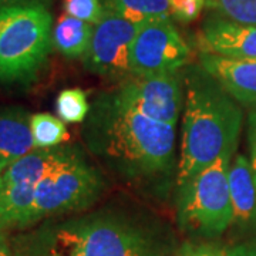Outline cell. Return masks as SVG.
<instances>
[{
  "label": "cell",
  "mask_w": 256,
  "mask_h": 256,
  "mask_svg": "<svg viewBox=\"0 0 256 256\" xmlns=\"http://www.w3.org/2000/svg\"><path fill=\"white\" fill-rule=\"evenodd\" d=\"M175 127L122 106L112 92L92 101L82 138L111 172L138 191L164 198L175 170Z\"/></svg>",
  "instance_id": "cell-1"
},
{
  "label": "cell",
  "mask_w": 256,
  "mask_h": 256,
  "mask_svg": "<svg viewBox=\"0 0 256 256\" xmlns=\"http://www.w3.org/2000/svg\"><path fill=\"white\" fill-rule=\"evenodd\" d=\"M9 244L14 256H176L168 229L122 210L44 220L16 234Z\"/></svg>",
  "instance_id": "cell-2"
},
{
  "label": "cell",
  "mask_w": 256,
  "mask_h": 256,
  "mask_svg": "<svg viewBox=\"0 0 256 256\" xmlns=\"http://www.w3.org/2000/svg\"><path fill=\"white\" fill-rule=\"evenodd\" d=\"M185 87L182 142L176 172L178 190L220 156L235 154L242 111L224 87L201 64L182 70Z\"/></svg>",
  "instance_id": "cell-3"
},
{
  "label": "cell",
  "mask_w": 256,
  "mask_h": 256,
  "mask_svg": "<svg viewBox=\"0 0 256 256\" xmlns=\"http://www.w3.org/2000/svg\"><path fill=\"white\" fill-rule=\"evenodd\" d=\"M53 47V16L44 2L0 8V82L28 84Z\"/></svg>",
  "instance_id": "cell-4"
},
{
  "label": "cell",
  "mask_w": 256,
  "mask_h": 256,
  "mask_svg": "<svg viewBox=\"0 0 256 256\" xmlns=\"http://www.w3.org/2000/svg\"><path fill=\"white\" fill-rule=\"evenodd\" d=\"M104 188L102 174L80 146H72L63 161L38 185L23 230L44 220L87 210L100 200Z\"/></svg>",
  "instance_id": "cell-5"
},
{
  "label": "cell",
  "mask_w": 256,
  "mask_h": 256,
  "mask_svg": "<svg viewBox=\"0 0 256 256\" xmlns=\"http://www.w3.org/2000/svg\"><path fill=\"white\" fill-rule=\"evenodd\" d=\"M230 162V156H220L178 190V222L182 230L201 238H215L234 224Z\"/></svg>",
  "instance_id": "cell-6"
},
{
  "label": "cell",
  "mask_w": 256,
  "mask_h": 256,
  "mask_svg": "<svg viewBox=\"0 0 256 256\" xmlns=\"http://www.w3.org/2000/svg\"><path fill=\"white\" fill-rule=\"evenodd\" d=\"M72 146L37 148L0 172V234L23 230L40 182L63 161Z\"/></svg>",
  "instance_id": "cell-7"
},
{
  "label": "cell",
  "mask_w": 256,
  "mask_h": 256,
  "mask_svg": "<svg viewBox=\"0 0 256 256\" xmlns=\"http://www.w3.org/2000/svg\"><path fill=\"white\" fill-rule=\"evenodd\" d=\"M191 47L172 20L141 24L131 47L132 76L178 73L191 64Z\"/></svg>",
  "instance_id": "cell-8"
},
{
  "label": "cell",
  "mask_w": 256,
  "mask_h": 256,
  "mask_svg": "<svg viewBox=\"0 0 256 256\" xmlns=\"http://www.w3.org/2000/svg\"><path fill=\"white\" fill-rule=\"evenodd\" d=\"M182 72L131 76L111 92L130 110L175 127L182 108Z\"/></svg>",
  "instance_id": "cell-9"
},
{
  "label": "cell",
  "mask_w": 256,
  "mask_h": 256,
  "mask_svg": "<svg viewBox=\"0 0 256 256\" xmlns=\"http://www.w3.org/2000/svg\"><path fill=\"white\" fill-rule=\"evenodd\" d=\"M138 28L106 12V16L94 26L90 46L82 57L84 67L106 78L122 82L131 77V47Z\"/></svg>",
  "instance_id": "cell-10"
},
{
  "label": "cell",
  "mask_w": 256,
  "mask_h": 256,
  "mask_svg": "<svg viewBox=\"0 0 256 256\" xmlns=\"http://www.w3.org/2000/svg\"><path fill=\"white\" fill-rule=\"evenodd\" d=\"M196 43L202 53L256 58V26L236 23L210 12L202 22Z\"/></svg>",
  "instance_id": "cell-11"
},
{
  "label": "cell",
  "mask_w": 256,
  "mask_h": 256,
  "mask_svg": "<svg viewBox=\"0 0 256 256\" xmlns=\"http://www.w3.org/2000/svg\"><path fill=\"white\" fill-rule=\"evenodd\" d=\"M198 63L238 104L256 110V58H234L200 52Z\"/></svg>",
  "instance_id": "cell-12"
},
{
  "label": "cell",
  "mask_w": 256,
  "mask_h": 256,
  "mask_svg": "<svg viewBox=\"0 0 256 256\" xmlns=\"http://www.w3.org/2000/svg\"><path fill=\"white\" fill-rule=\"evenodd\" d=\"M32 114L22 107L0 110V172L37 150L30 127Z\"/></svg>",
  "instance_id": "cell-13"
},
{
  "label": "cell",
  "mask_w": 256,
  "mask_h": 256,
  "mask_svg": "<svg viewBox=\"0 0 256 256\" xmlns=\"http://www.w3.org/2000/svg\"><path fill=\"white\" fill-rule=\"evenodd\" d=\"M229 188L234 208V224L252 226L256 224V182L246 156L239 154L230 162Z\"/></svg>",
  "instance_id": "cell-14"
},
{
  "label": "cell",
  "mask_w": 256,
  "mask_h": 256,
  "mask_svg": "<svg viewBox=\"0 0 256 256\" xmlns=\"http://www.w3.org/2000/svg\"><path fill=\"white\" fill-rule=\"evenodd\" d=\"M94 26L62 14L53 28V46L67 58H82L92 42Z\"/></svg>",
  "instance_id": "cell-15"
},
{
  "label": "cell",
  "mask_w": 256,
  "mask_h": 256,
  "mask_svg": "<svg viewBox=\"0 0 256 256\" xmlns=\"http://www.w3.org/2000/svg\"><path fill=\"white\" fill-rule=\"evenodd\" d=\"M107 13L134 23L137 26L171 20V9L168 0H101Z\"/></svg>",
  "instance_id": "cell-16"
},
{
  "label": "cell",
  "mask_w": 256,
  "mask_h": 256,
  "mask_svg": "<svg viewBox=\"0 0 256 256\" xmlns=\"http://www.w3.org/2000/svg\"><path fill=\"white\" fill-rule=\"evenodd\" d=\"M30 127L36 148L58 146L68 138L64 121L48 112L33 114L30 120Z\"/></svg>",
  "instance_id": "cell-17"
},
{
  "label": "cell",
  "mask_w": 256,
  "mask_h": 256,
  "mask_svg": "<svg viewBox=\"0 0 256 256\" xmlns=\"http://www.w3.org/2000/svg\"><path fill=\"white\" fill-rule=\"evenodd\" d=\"M56 111L64 122H70V124L84 122L90 112V106L86 92L80 88L63 90L57 96Z\"/></svg>",
  "instance_id": "cell-18"
},
{
  "label": "cell",
  "mask_w": 256,
  "mask_h": 256,
  "mask_svg": "<svg viewBox=\"0 0 256 256\" xmlns=\"http://www.w3.org/2000/svg\"><path fill=\"white\" fill-rule=\"evenodd\" d=\"M205 6L220 18L256 26V0H205Z\"/></svg>",
  "instance_id": "cell-19"
},
{
  "label": "cell",
  "mask_w": 256,
  "mask_h": 256,
  "mask_svg": "<svg viewBox=\"0 0 256 256\" xmlns=\"http://www.w3.org/2000/svg\"><path fill=\"white\" fill-rule=\"evenodd\" d=\"M66 14L96 26L106 16V9L101 0H63Z\"/></svg>",
  "instance_id": "cell-20"
},
{
  "label": "cell",
  "mask_w": 256,
  "mask_h": 256,
  "mask_svg": "<svg viewBox=\"0 0 256 256\" xmlns=\"http://www.w3.org/2000/svg\"><path fill=\"white\" fill-rule=\"evenodd\" d=\"M172 18L180 23H192L200 18L205 8V0H168Z\"/></svg>",
  "instance_id": "cell-21"
},
{
  "label": "cell",
  "mask_w": 256,
  "mask_h": 256,
  "mask_svg": "<svg viewBox=\"0 0 256 256\" xmlns=\"http://www.w3.org/2000/svg\"><path fill=\"white\" fill-rule=\"evenodd\" d=\"M176 256H249L244 249H229L210 244H202L196 246H185Z\"/></svg>",
  "instance_id": "cell-22"
},
{
  "label": "cell",
  "mask_w": 256,
  "mask_h": 256,
  "mask_svg": "<svg viewBox=\"0 0 256 256\" xmlns=\"http://www.w3.org/2000/svg\"><path fill=\"white\" fill-rule=\"evenodd\" d=\"M249 154H250V158H249V162H250V166H252V172H254V176H255V182H256V110L250 114L249 117Z\"/></svg>",
  "instance_id": "cell-23"
},
{
  "label": "cell",
  "mask_w": 256,
  "mask_h": 256,
  "mask_svg": "<svg viewBox=\"0 0 256 256\" xmlns=\"http://www.w3.org/2000/svg\"><path fill=\"white\" fill-rule=\"evenodd\" d=\"M0 256H14L12 248H10L9 239L3 234H0Z\"/></svg>",
  "instance_id": "cell-24"
},
{
  "label": "cell",
  "mask_w": 256,
  "mask_h": 256,
  "mask_svg": "<svg viewBox=\"0 0 256 256\" xmlns=\"http://www.w3.org/2000/svg\"><path fill=\"white\" fill-rule=\"evenodd\" d=\"M26 2H44V0H0V8L18 4V3H26Z\"/></svg>",
  "instance_id": "cell-25"
},
{
  "label": "cell",
  "mask_w": 256,
  "mask_h": 256,
  "mask_svg": "<svg viewBox=\"0 0 256 256\" xmlns=\"http://www.w3.org/2000/svg\"><path fill=\"white\" fill-rule=\"evenodd\" d=\"M249 256H256V250H255V252H254V254H252V255H249Z\"/></svg>",
  "instance_id": "cell-26"
}]
</instances>
